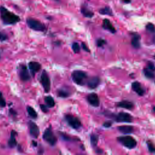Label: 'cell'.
<instances>
[{
    "instance_id": "obj_31",
    "label": "cell",
    "mask_w": 155,
    "mask_h": 155,
    "mask_svg": "<svg viewBox=\"0 0 155 155\" xmlns=\"http://www.w3.org/2000/svg\"><path fill=\"white\" fill-rule=\"evenodd\" d=\"M106 44V41L104 40V39L99 38L96 41V45L99 47H101L103 45H104Z\"/></svg>"
},
{
    "instance_id": "obj_35",
    "label": "cell",
    "mask_w": 155,
    "mask_h": 155,
    "mask_svg": "<svg viewBox=\"0 0 155 155\" xmlns=\"http://www.w3.org/2000/svg\"><path fill=\"white\" fill-rule=\"evenodd\" d=\"M147 68H150V70H153V71H154V70H155V66H154V65L152 62H149L148 63Z\"/></svg>"
},
{
    "instance_id": "obj_39",
    "label": "cell",
    "mask_w": 155,
    "mask_h": 155,
    "mask_svg": "<svg viewBox=\"0 0 155 155\" xmlns=\"http://www.w3.org/2000/svg\"><path fill=\"white\" fill-rule=\"evenodd\" d=\"M96 151L97 153H102V150L101 149H99V148L97 149V150H96Z\"/></svg>"
},
{
    "instance_id": "obj_40",
    "label": "cell",
    "mask_w": 155,
    "mask_h": 155,
    "mask_svg": "<svg viewBox=\"0 0 155 155\" xmlns=\"http://www.w3.org/2000/svg\"><path fill=\"white\" fill-rule=\"evenodd\" d=\"M122 1L124 2V3H130L131 2V0H122Z\"/></svg>"
},
{
    "instance_id": "obj_20",
    "label": "cell",
    "mask_w": 155,
    "mask_h": 155,
    "mask_svg": "<svg viewBox=\"0 0 155 155\" xmlns=\"http://www.w3.org/2000/svg\"><path fill=\"white\" fill-rule=\"evenodd\" d=\"M81 12L83 15L86 18H92L94 15V13L93 12L90 10L88 8H87V7L82 5L81 8Z\"/></svg>"
},
{
    "instance_id": "obj_18",
    "label": "cell",
    "mask_w": 155,
    "mask_h": 155,
    "mask_svg": "<svg viewBox=\"0 0 155 155\" xmlns=\"http://www.w3.org/2000/svg\"><path fill=\"white\" fill-rule=\"evenodd\" d=\"M117 130L123 134H130L134 131V128L130 125H122L117 127Z\"/></svg>"
},
{
    "instance_id": "obj_9",
    "label": "cell",
    "mask_w": 155,
    "mask_h": 155,
    "mask_svg": "<svg viewBox=\"0 0 155 155\" xmlns=\"http://www.w3.org/2000/svg\"><path fill=\"white\" fill-rule=\"evenodd\" d=\"M114 119L117 122H131L133 120V117L129 113L120 112L114 116Z\"/></svg>"
},
{
    "instance_id": "obj_11",
    "label": "cell",
    "mask_w": 155,
    "mask_h": 155,
    "mask_svg": "<svg viewBox=\"0 0 155 155\" xmlns=\"http://www.w3.org/2000/svg\"><path fill=\"white\" fill-rule=\"evenodd\" d=\"M87 99L88 102L92 106L94 107H97L99 105L100 102H99V99L97 94L96 93H90L88 94L87 96Z\"/></svg>"
},
{
    "instance_id": "obj_26",
    "label": "cell",
    "mask_w": 155,
    "mask_h": 155,
    "mask_svg": "<svg viewBox=\"0 0 155 155\" xmlns=\"http://www.w3.org/2000/svg\"><path fill=\"white\" fill-rule=\"evenodd\" d=\"M99 13L101 15H113L112 10L108 7H105L104 8H101L99 11Z\"/></svg>"
},
{
    "instance_id": "obj_34",
    "label": "cell",
    "mask_w": 155,
    "mask_h": 155,
    "mask_svg": "<svg viewBox=\"0 0 155 155\" xmlns=\"http://www.w3.org/2000/svg\"><path fill=\"white\" fill-rule=\"evenodd\" d=\"M7 39V36L1 32H0V41H4Z\"/></svg>"
},
{
    "instance_id": "obj_29",
    "label": "cell",
    "mask_w": 155,
    "mask_h": 155,
    "mask_svg": "<svg viewBox=\"0 0 155 155\" xmlns=\"http://www.w3.org/2000/svg\"><path fill=\"white\" fill-rule=\"evenodd\" d=\"M146 29L147 31L151 33H154L155 31V27L154 25L151 23H148L146 25Z\"/></svg>"
},
{
    "instance_id": "obj_2",
    "label": "cell",
    "mask_w": 155,
    "mask_h": 155,
    "mask_svg": "<svg viewBox=\"0 0 155 155\" xmlns=\"http://www.w3.org/2000/svg\"><path fill=\"white\" fill-rule=\"evenodd\" d=\"M71 76L73 82L79 85H83L87 78V73L82 70H74Z\"/></svg>"
},
{
    "instance_id": "obj_43",
    "label": "cell",
    "mask_w": 155,
    "mask_h": 155,
    "mask_svg": "<svg viewBox=\"0 0 155 155\" xmlns=\"http://www.w3.org/2000/svg\"><path fill=\"white\" fill-rule=\"evenodd\" d=\"M154 58H155V55H154Z\"/></svg>"
},
{
    "instance_id": "obj_1",
    "label": "cell",
    "mask_w": 155,
    "mask_h": 155,
    "mask_svg": "<svg viewBox=\"0 0 155 155\" xmlns=\"http://www.w3.org/2000/svg\"><path fill=\"white\" fill-rule=\"evenodd\" d=\"M0 17L5 25H14L21 20L19 16L9 11L4 6H0Z\"/></svg>"
},
{
    "instance_id": "obj_36",
    "label": "cell",
    "mask_w": 155,
    "mask_h": 155,
    "mask_svg": "<svg viewBox=\"0 0 155 155\" xmlns=\"http://www.w3.org/2000/svg\"><path fill=\"white\" fill-rule=\"evenodd\" d=\"M81 46H82V47L83 50H85V51H87V52H90V50L88 49V47L87 46V45H86L84 42H82Z\"/></svg>"
},
{
    "instance_id": "obj_16",
    "label": "cell",
    "mask_w": 155,
    "mask_h": 155,
    "mask_svg": "<svg viewBox=\"0 0 155 155\" xmlns=\"http://www.w3.org/2000/svg\"><path fill=\"white\" fill-rule=\"evenodd\" d=\"M117 107L125 108L127 110H132L134 108V104L132 102L129 101H122L116 104Z\"/></svg>"
},
{
    "instance_id": "obj_41",
    "label": "cell",
    "mask_w": 155,
    "mask_h": 155,
    "mask_svg": "<svg viewBox=\"0 0 155 155\" xmlns=\"http://www.w3.org/2000/svg\"><path fill=\"white\" fill-rule=\"evenodd\" d=\"M153 111H154V112H155V107H153Z\"/></svg>"
},
{
    "instance_id": "obj_3",
    "label": "cell",
    "mask_w": 155,
    "mask_h": 155,
    "mask_svg": "<svg viewBox=\"0 0 155 155\" xmlns=\"http://www.w3.org/2000/svg\"><path fill=\"white\" fill-rule=\"evenodd\" d=\"M26 23L30 28L35 31H44L46 29V27L43 23L33 18H27L26 19Z\"/></svg>"
},
{
    "instance_id": "obj_8",
    "label": "cell",
    "mask_w": 155,
    "mask_h": 155,
    "mask_svg": "<svg viewBox=\"0 0 155 155\" xmlns=\"http://www.w3.org/2000/svg\"><path fill=\"white\" fill-rule=\"evenodd\" d=\"M18 71L19 78L22 81L26 82L30 79L31 76L25 65L21 64L18 67Z\"/></svg>"
},
{
    "instance_id": "obj_42",
    "label": "cell",
    "mask_w": 155,
    "mask_h": 155,
    "mask_svg": "<svg viewBox=\"0 0 155 155\" xmlns=\"http://www.w3.org/2000/svg\"><path fill=\"white\" fill-rule=\"evenodd\" d=\"M0 59H1V55H0Z\"/></svg>"
},
{
    "instance_id": "obj_14",
    "label": "cell",
    "mask_w": 155,
    "mask_h": 155,
    "mask_svg": "<svg viewBox=\"0 0 155 155\" xmlns=\"http://www.w3.org/2000/svg\"><path fill=\"white\" fill-rule=\"evenodd\" d=\"M16 135H17L16 131H15L14 130H12L11 131V133H10V139H8V142H7L8 147L9 148H15L17 145L18 143H17L16 139Z\"/></svg>"
},
{
    "instance_id": "obj_13",
    "label": "cell",
    "mask_w": 155,
    "mask_h": 155,
    "mask_svg": "<svg viewBox=\"0 0 155 155\" xmlns=\"http://www.w3.org/2000/svg\"><path fill=\"white\" fill-rule=\"evenodd\" d=\"M28 68L31 71V74L34 76L35 73L38 72L41 68V65L36 61H30L28 63Z\"/></svg>"
},
{
    "instance_id": "obj_5",
    "label": "cell",
    "mask_w": 155,
    "mask_h": 155,
    "mask_svg": "<svg viewBox=\"0 0 155 155\" xmlns=\"http://www.w3.org/2000/svg\"><path fill=\"white\" fill-rule=\"evenodd\" d=\"M64 117L67 123L72 128L75 130H78L82 126L81 122L78 117L70 114H66Z\"/></svg>"
},
{
    "instance_id": "obj_27",
    "label": "cell",
    "mask_w": 155,
    "mask_h": 155,
    "mask_svg": "<svg viewBox=\"0 0 155 155\" xmlns=\"http://www.w3.org/2000/svg\"><path fill=\"white\" fill-rule=\"evenodd\" d=\"M71 47H72V50H73V51L74 53H79L81 48H80L79 44L78 42H73V44H72Z\"/></svg>"
},
{
    "instance_id": "obj_21",
    "label": "cell",
    "mask_w": 155,
    "mask_h": 155,
    "mask_svg": "<svg viewBox=\"0 0 155 155\" xmlns=\"http://www.w3.org/2000/svg\"><path fill=\"white\" fill-rule=\"evenodd\" d=\"M28 114V115L32 118V119H36L38 117V113L35 111V110L31 106L28 105L26 108Z\"/></svg>"
},
{
    "instance_id": "obj_33",
    "label": "cell",
    "mask_w": 155,
    "mask_h": 155,
    "mask_svg": "<svg viewBox=\"0 0 155 155\" xmlns=\"http://www.w3.org/2000/svg\"><path fill=\"white\" fill-rule=\"evenodd\" d=\"M61 137L62 138L63 140H66V141H70L72 140V138L71 137H69L68 135H66L65 134H63V133H61Z\"/></svg>"
},
{
    "instance_id": "obj_4",
    "label": "cell",
    "mask_w": 155,
    "mask_h": 155,
    "mask_svg": "<svg viewBox=\"0 0 155 155\" xmlns=\"http://www.w3.org/2000/svg\"><path fill=\"white\" fill-rule=\"evenodd\" d=\"M42 137L43 139L51 146H54L57 142V138L55 136L51 126L45 130Z\"/></svg>"
},
{
    "instance_id": "obj_28",
    "label": "cell",
    "mask_w": 155,
    "mask_h": 155,
    "mask_svg": "<svg viewBox=\"0 0 155 155\" xmlns=\"http://www.w3.org/2000/svg\"><path fill=\"white\" fill-rule=\"evenodd\" d=\"M147 147H148L149 151L150 153H155V147L154 146V145L150 141L147 142Z\"/></svg>"
},
{
    "instance_id": "obj_12",
    "label": "cell",
    "mask_w": 155,
    "mask_h": 155,
    "mask_svg": "<svg viewBox=\"0 0 155 155\" xmlns=\"http://www.w3.org/2000/svg\"><path fill=\"white\" fill-rule=\"evenodd\" d=\"M101 82L100 78L97 76H93L90 78L87 82V86L90 89H94L98 87Z\"/></svg>"
},
{
    "instance_id": "obj_7",
    "label": "cell",
    "mask_w": 155,
    "mask_h": 155,
    "mask_svg": "<svg viewBox=\"0 0 155 155\" xmlns=\"http://www.w3.org/2000/svg\"><path fill=\"white\" fill-rule=\"evenodd\" d=\"M40 82L45 92H49L51 88V82L50 77L45 70H43L40 76Z\"/></svg>"
},
{
    "instance_id": "obj_6",
    "label": "cell",
    "mask_w": 155,
    "mask_h": 155,
    "mask_svg": "<svg viewBox=\"0 0 155 155\" xmlns=\"http://www.w3.org/2000/svg\"><path fill=\"white\" fill-rule=\"evenodd\" d=\"M117 140L124 146L129 149L134 148L137 145V142L136 139L130 136L119 137L117 138Z\"/></svg>"
},
{
    "instance_id": "obj_23",
    "label": "cell",
    "mask_w": 155,
    "mask_h": 155,
    "mask_svg": "<svg viewBox=\"0 0 155 155\" xmlns=\"http://www.w3.org/2000/svg\"><path fill=\"white\" fill-rule=\"evenodd\" d=\"M57 95L59 97L67 98V97H68L70 96V93L68 91L66 90L59 89L57 91Z\"/></svg>"
},
{
    "instance_id": "obj_17",
    "label": "cell",
    "mask_w": 155,
    "mask_h": 155,
    "mask_svg": "<svg viewBox=\"0 0 155 155\" xmlns=\"http://www.w3.org/2000/svg\"><path fill=\"white\" fill-rule=\"evenodd\" d=\"M102 27L105 29L108 30L112 33H114L116 32V29L113 26L111 23L110 22V20L108 19H105L103 21V24H102Z\"/></svg>"
},
{
    "instance_id": "obj_19",
    "label": "cell",
    "mask_w": 155,
    "mask_h": 155,
    "mask_svg": "<svg viewBox=\"0 0 155 155\" xmlns=\"http://www.w3.org/2000/svg\"><path fill=\"white\" fill-rule=\"evenodd\" d=\"M140 36L137 34L134 35L131 41V45L135 48H139L140 47Z\"/></svg>"
},
{
    "instance_id": "obj_32",
    "label": "cell",
    "mask_w": 155,
    "mask_h": 155,
    "mask_svg": "<svg viewBox=\"0 0 155 155\" xmlns=\"http://www.w3.org/2000/svg\"><path fill=\"white\" fill-rule=\"evenodd\" d=\"M40 108H41V110L44 112V113H48V111H49V110H48V107L47 106V105H44V104H41L40 105Z\"/></svg>"
},
{
    "instance_id": "obj_22",
    "label": "cell",
    "mask_w": 155,
    "mask_h": 155,
    "mask_svg": "<svg viewBox=\"0 0 155 155\" xmlns=\"http://www.w3.org/2000/svg\"><path fill=\"white\" fill-rule=\"evenodd\" d=\"M44 101H45V104H47V105L48 107L53 108V107H54L55 102H54V99L53 98L52 96H45V99H44Z\"/></svg>"
},
{
    "instance_id": "obj_30",
    "label": "cell",
    "mask_w": 155,
    "mask_h": 155,
    "mask_svg": "<svg viewBox=\"0 0 155 155\" xmlns=\"http://www.w3.org/2000/svg\"><path fill=\"white\" fill-rule=\"evenodd\" d=\"M5 105H6L5 100L4 97H3V94H2V92L0 91V107L4 108L5 107Z\"/></svg>"
},
{
    "instance_id": "obj_15",
    "label": "cell",
    "mask_w": 155,
    "mask_h": 155,
    "mask_svg": "<svg viewBox=\"0 0 155 155\" xmlns=\"http://www.w3.org/2000/svg\"><path fill=\"white\" fill-rule=\"evenodd\" d=\"M131 88L138 95L143 96L145 93L144 89L142 87L140 84L137 81H134L131 84Z\"/></svg>"
},
{
    "instance_id": "obj_10",
    "label": "cell",
    "mask_w": 155,
    "mask_h": 155,
    "mask_svg": "<svg viewBox=\"0 0 155 155\" xmlns=\"http://www.w3.org/2000/svg\"><path fill=\"white\" fill-rule=\"evenodd\" d=\"M28 127H29V132L30 134L33 138H38L39 135V128L36 123L30 120L28 122Z\"/></svg>"
},
{
    "instance_id": "obj_25",
    "label": "cell",
    "mask_w": 155,
    "mask_h": 155,
    "mask_svg": "<svg viewBox=\"0 0 155 155\" xmlns=\"http://www.w3.org/2000/svg\"><path fill=\"white\" fill-rule=\"evenodd\" d=\"M143 74L147 78H149V79H153L155 76V74L154 73H153V71L150 70V68H145L143 70Z\"/></svg>"
},
{
    "instance_id": "obj_24",
    "label": "cell",
    "mask_w": 155,
    "mask_h": 155,
    "mask_svg": "<svg viewBox=\"0 0 155 155\" xmlns=\"http://www.w3.org/2000/svg\"><path fill=\"white\" fill-rule=\"evenodd\" d=\"M99 140V136L97 134L92 133L90 135V143L93 147H96Z\"/></svg>"
},
{
    "instance_id": "obj_38",
    "label": "cell",
    "mask_w": 155,
    "mask_h": 155,
    "mask_svg": "<svg viewBox=\"0 0 155 155\" xmlns=\"http://www.w3.org/2000/svg\"><path fill=\"white\" fill-rule=\"evenodd\" d=\"M31 144H32V145L33 146V147H37V142H36V141H34V140H33L32 142H31Z\"/></svg>"
},
{
    "instance_id": "obj_37",
    "label": "cell",
    "mask_w": 155,
    "mask_h": 155,
    "mask_svg": "<svg viewBox=\"0 0 155 155\" xmlns=\"http://www.w3.org/2000/svg\"><path fill=\"white\" fill-rule=\"evenodd\" d=\"M103 126L104 127H105V128H109V127H110L111 126V122L107 121V122H104L103 124Z\"/></svg>"
}]
</instances>
